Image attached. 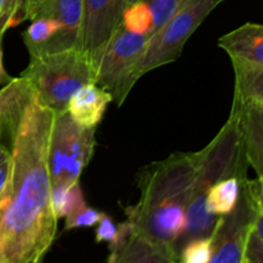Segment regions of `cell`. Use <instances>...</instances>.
Here are the masks:
<instances>
[{"mask_svg":"<svg viewBox=\"0 0 263 263\" xmlns=\"http://www.w3.org/2000/svg\"><path fill=\"white\" fill-rule=\"evenodd\" d=\"M54 115L23 77L0 90V143L12 156L0 197V263H40L55 239L48 170Z\"/></svg>","mask_w":263,"mask_h":263,"instance_id":"6da1fadb","label":"cell"},{"mask_svg":"<svg viewBox=\"0 0 263 263\" xmlns=\"http://www.w3.org/2000/svg\"><path fill=\"white\" fill-rule=\"evenodd\" d=\"M198 164L199 152L175 153L139 172L140 198L126 208V221L136 234L172 252L192 199Z\"/></svg>","mask_w":263,"mask_h":263,"instance_id":"7a4b0ae2","label":"cell"},{"mask_svg":"<svg viewBox=\"0 0 263 263\" xmlns=\"http://www.w3.org/2000/svg\"><path fill=\"white\" fill-rule=\"evenodd\" d=\"M248 159L239 127L238 109L233 104L230 116L215 139L199 151V164L192 199L185 212L181 231L172 246V253L179 261L184 246L195 239L210 238L218 216L205 208L208 190L221 180L235 177L244 182L248 179Z\"/></svg>","mask_w":263,"mask_h":263,"instance_id":"3957f363","label":"cell"},{"mask_svg":"<svg viewBox=\"0 0 263 263\" xmlns=\"http://www.w3.org/2000/svg\"><path fill=\"white\" fill-rule=\"evenodd\" d=\"M94 67L79 48L31 57L21 77L27 80L36 97L55 113L67 110L72 95L95 82Z\"/></svg>","mask_w":263,"mask_h":263,"instance_id":"277c9868","label":"cell"},{"mask_svg":"<svg viewBox=\"0 0 263 263\" xmlns=\"http://www.w3.org/2000/svg\"><path fill=\"white\" fill-rule=\"evenodd\" d=\"M223 0H189L158 31L148 37L143 54L131 71V84L158 67L180 58L185 44Z\"/></svg>","mask_w":263,"mask_h":263,"instance_id":"5b68a950","label":"cell"},{"mask_svg":"<svg viewBox=\"0 0 263 263\" xmlns=\"http://www.w3.org/2000/svg\"><path fill=\"white\" fill-rule=\"evenodd\" d=\"M95 145V127L80 126L67 110L55 113L48 144L50 186L79 182L82 171L91 161Z\"/></svg>","mask_w":263,"mask_h":263,"instance_id":"8992f818","label":"cell"},{"mask_svg":"<svg viewBox=\"0 0 263 263\" xmlns=\"http://www.w3.org/2000/svg\"><path fill=\"white\" fill-rule=\"evenodd\" d=\"M263 210V180L240 184L238 202L230 213L218 216L211 235L208 263H241L247 233L254 216Z\"/></svg>","mask_w":263,"mask_h":263,"instance_id":"52a82bcc","label":"cell"},{"mask_svg":"<svg viewBox=\"0 0 263 263\" xmlns=\"http://www.w3.org/2000/svg\"><path fill=\"white\" fill-rule=\"evenodd\" d=\"M148 36L133 32L122 26L110 37L95 76V85L112 97V102L121 107L133 89L131 71L143 54Z\"/></svg>","mask_w":263,"mask_h":263,"instance_id":"ba28073f","label":"cell"},{"mask_svg":"<svg viewBox=\"0 0 263 263\" xmlns=\"http://www.w3.org/2000/svg\"><path fill=\"white\" fill-rule=\"evenodd\" d=\"M123 0H84L79 49L97 72L110 37L122 23Z\"/></svg>","mask_w":263,"mask_h":263,"instance_id":"9c48e42d","label":"cell"},{"mask_svg":"<svg viewBox=\"0 0 263 263\" xmlns=\"http://www.w3.org/2000/svg\"><path fill=\"white\" fill-rule=\"evenodd\" d=\"M105 263H177L170 249L152 243L136 234L127 221L118 226V235L109 246Z\"/></svg>","mask_w":263,"mask_h":263,"instance_id":"30bf717a","label":"cell"},{"mask_svg":"<svg viewBox=\"0 0 263 263\" xmlns=\"http://www.w3.org/2000/svg\"><path fill=\"white\" fill-rule=\"evenodd\" d=\"M82 4L84 0H46L44 3L33 20L54 18L61 23L62 28L37 55L79 48Z\"/></svg>","mask_w":263,"mask_h":263,"instance_id":"8fae6325","label":"cell"},{"mask_svg":"<svg viewBox=\"0 0 263 263\" xmlns=\"http://www.w3.org/2000/svg\"><path fill=\"white\" fill-rule=\"evenodd\" d=\"M233 104L238 109L248 163L256 171L257 179L263 180V103H246L234 98Z\"/></svg>","mask_w":263,"mask_h":263,"instance_id":"7c38bea8","label":"cell"},{"mask_svg":"<svg viewBox=\"0 0 263 263\" xmlns=\"http://www.w3.org/2000/svg\"><path fill=\"white\" fill-rule=\"evenodd\" d=\"M110 102L112 97L109 92L95 84H87L72 95L67 105V112L80 126L95 127L102 121Z\"/></svg>","mask_w":263,"mask_h":263,"instance_id":"4fadbf2b","label":"cell"},{"mask_svg":"<svg viewBox=\"0 0 263 263\" xmlns=\"http://www.w3.org/2000/svg\"><path fill=\"white\" fill-rule=\"evenodd\" d=\"M218 45L230 58L263 64V26L246 23L218 39Z\"/></svg>","mask_w":263,"mask_h":263,"instance_id":"5bb4252c","label":"cell"},{"mask_svg":"<svg viewBox=\"0 0 263 263\" xmlns=\"http://www.w3.org/2000/svg\"><path fill=\"white\" fill-rule=\"evenodd\" d=\"M235 72L234 98L246 103H263V64L230 58Z\"/></svg>","mask_w":263,"mask_h":263,"instance_id":"9a60e30c","label":"cell"},{"mask_svg":"<svg viewBox=\"0 0 263 263\" xmlns=\"http://www.w3.org/2000/svg\"><path fill=\"white\" fill-rule=\"evenodd\" d=\"M240 192V181L235 177L221 180L208 190L205 208L215 216L230 213L235 207Z\"/></svg>","mask_w":263,"mask_h":263,"instance_id":"2e32d148","label":"cell"},{"mask_svg":"<svg viewBox=\"0 0 263 263\" xmlns=\"http://www.w3.org/2000/svg\"><path fill=\"white\" fill-rule=\"evenodd\" d=\"M61 23L54 18H36L30 27L22 33L23 41L28 49L30 57L41 53L44 48L61 31Z\"/></svg>","mask_w":263,"mask_h":263,"instance_id":"e0dca14e","label":"cell"},{"mask_svg":"<svg viewBox=\"0 0 263 263\" xmlns=\"http://www.w3.org/2000/svg\"><path fill=\"white\" fill-rule=\"evenodd\" d=\"M51 210L57 220L67 217L79 208L86 205L79 182L64 186H54L50 190Z\"/></svg>","mask_w":263,"mask_h":263,"instance_id":"ac0fdd59","label":"cell"},{"mask_svg":"<svg viewBox=\"0 0 263 263\" xmlns=\"http://www.w3.org/2000/svg\"><path fill=\"white\" fill-rule=\"evenodd\" d=\"M122 26L126 30L144 33L149 37L153 28V14L149 5L143 0L126 5L122 13Z\"/></svg>","mask_w":263,"mask_h":263,"instance_id":"d6986e66","label":"cell"},{"mask_svg":"<svg viewBox=\"0 0 263 263\" xmlns=\"http://www.w3.org/2000/svg\"><path fill=\"white\" fill-rule=\"evenodd\" d=\"M241 263H263V210L254 216L249 226Z\"/></svg>","mask_w":263,"mask_h":263,"instance_id":"ffe728a7","label":"cell"},{"mask_svg":"<svg viewBox=\"0 0 263 263\" xmlns=\"http://www.w3.org/2000/svg\"><path fill=\"white\" fill-rule=\"evenodd\" d=\"M143 2L149 5L153 14V28H152V35H153L189 0H143Z\"/></svg>","mask_w":263,"mask_h":263,"instance_id":"44dd1931","label":"cell"},{"mask_svg":"<svg viewBox=\"0 0 263 263\" xmlns=\"http://www.w3.org/2000/svg\"><path fill=\"white\" fill-rule=\"evenodd\" d=\"M211 258V236L189 241L181 249L180 263H208Z\"/></svg>","mask_w":263,"mask_h":263,"instance_id":"7402d4cb","label":"cell"},{"mask_svg":"<svg viewBox=\"0 0 263 263\" xmlns=\"http://www.w3.org/2000/svg\"><path fill=\"white\" fill-rule=\"evenodd\" d=\"M103 212L90 208L87 205L79 208L71 215L66 217V223H64V230H72V229L80 228H91V226L98 225L100 221Z\"/></svg>","mask_w":263,"mask_h":263,"instance_id":"603a6c76","label":"cell"},{"mask_svg":"<svg viewBox=\"0 0 263 263\" xmlns=\"http://www.w3.org/2000/svg\"><path fill=\"white\" fill-rule=\"evenodd\" d=\"M118 235V226L116 225L115 221L109 217L108 215L103 213L100 221L97 225V230H95V241L97 243H115Z\"/></svg>","mask_w":263,"mask_h":263,"instance_id":"cb8c5ba5","label":"cell"},{"mask_svg":"<svg viewBox=\"0 0 263 263\" xmlns=\"http://www.w3.org/2000/svg\"><path fill=\"white\" fill-rule=\"evenodd\" d=\"M10 167H12V156L9 149L0 143V197L4 193L9 180Z\"/></svg>","mask_w":263,"mask_h":263,"instance_id":"d4e9b609","label":"cell"},{"mask_svg":"<svg viewBox=\"0 0 263 263\" xmlns=\"http://www.w3.org/2000/svg\"><path fill=\"white\" fill-rule=\"evenodd\" d=\"M15 10V0H0V36L10 28L13 14Z\"/></svg>","mask_w":263,"mask_h":263,"instance_id":"484cf974","label":"cell"},{"mask_svg":"<svg viewBox=\"0 0 263 263\" xmlns=\"http://www.w3.org/2000/svg\"><path fill=\"white\" fill-rule=\"evenodd\" d=\"M30 0H15V10L13 14L12 22H10V28L21 25L23 21L27 20V9Z\"/></svg>","mask_w":263,"mask_h":263,"instance_id":"4316f807","label":"cell"},{"mask_svg":"<svg viewBox=\"0 0 263 263\" xmlns=\"http://www.w3.org/2000/svg\"><path fill=\"white\" fill-rule=\"evenodd\" d=\"M46 0H30L28 3V9H27V20L32 21L35 18L37 10L43 7V4Z\"/></svg>","mask_w":263,"mask_h":263,"instance_id":"83f0119b","label":"cell"},{"mask_svg":"<svg viewBox=\"0 0 263 263\" xmlns=\"http://www.w3.org/2000/svg\"><path fill=\"white\" fill-rule=\"evenodd\" d=\"M2 39L3 36H0V84H8L13 77H10L7 73L4 68V64H3V49H2Z\"/></svg>","mask_w":263,"mask_h":263,"instance_id":"f1b7e54d","label":"cell"},{"mask_svg":"<svg viewBox=\"0 0 263 263\" xmlns=\"http://www.w3.org/2000/svg\"><path fill=\"white\" fill-rule=\"evenodd\" d=\"M135 2H138V0H123V3H125L126 5L131 4V3H135Z\"/></svg>","mask_w":263,"mask_h":263,"instance_id":"f546056e","label":"cell"},{"mask_svg":"<svg viewBox=\"0 0 263 263\" xmlns=\"http://www.w3.org/2000/svg\"><path fill=\"white\" fill-rule=\"evenodd\" d=\"M177 263H180V262H177Z\"/></svg>","mask_w":263,"mask_h":263,"instance_id":"4dcf8cb0","label":"cell"}]
</instances>
